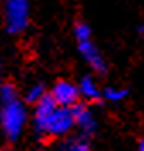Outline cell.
I'll return each mask as SVG.
<instances>
[{"instance_id":"6da1fadb","label":"cell","mask_w":144,"mask_h":151,"mask_svg":"<svg viewBox=\"0 0 144 151\" xmlns=\"http://www.w3.org/2000/svg\"><path fill=\"white\" fill-rule=\"evenodd\" d=\"M74 117H72V110L70 106H60L57 105L47 117L34 120V129L41 137H60L70 132L74 127Z\"/></svg>"},{"instance_id":"7a4b0ae2","label":"cell","mask_w":144,"mask_h":151,"mask_svg":"<svg viewBox=\"0 0 144 151\" xmlns=\"http://www.w3.org/2000/svg\"><path fill=\"white\" fill-rule=\"evenodd\" d=\"M26 122H28V112H26L24 105L19 101V98L7 101V103H2L0 129L4 132V136L7 137V141H17L24 131Z\"/></svg>"},{"instance_id":"3957f363","label":"cell","mask_w":144,"mask_h":151,"mask_svg":"<svg viewBox=\"0 0 144 151\" xmlns=\"http://www.w3.org/2000/svg\"><path fill=\"white\" fill-rule=\"evenodd\" d=\"M5 26L10 35H19L28 28L29 0H4Z\"/></svg>"},{"instance_id":"277c9868","label":"cell","mask_w":144,"mask_h":151,"mask_svg":"<svg viewBox=\"0 0 144 151\" xmlns=\"http://www.w3.org/2000/svg\"><path fill=\"white\" fill-rule=\"evenodd\" d=\"M77 50H79L81 57L84 58V62L95 70L96 74L105 76L106 72H108V64H106L105 57L101 55L100 48L93 43V40L79 41V43H77Z\"/></svg>"},{"instance_id":"5b68a950","label":"cell","mask_w":144,"mask_h":151,"mask_svg":"<svg viewBox=\"0 0 144 151\" xmlns=\"http://www.w3.org/2000/svg\"><path fill=\"white\" fill-rule=\"evenodd\" d=\"M52 98L55 100V103L60 106H72L79 101V89L74 83L65 81V79H60L57 81L53 88H52Z\"/></svg>"},{"instance_id":"8992f818","label":"cell","mask_w":144,"mask_h":151,"mask_svg":"<svg viewBox=\"0 0 144 151\" xmlns=\"http://www.w3.org/2000/svg\"><path fill=\"white\" fill-rule=\"evenodd\" d=\"M70 110H72L74 124L79 127V131L82 132V136L84 137L91 136L96 131V119H95V115H93V112H91V108L86 103L77 101L76 105L70 106Z\"/></svg>"},{"instance_id":"52a82bcc","label":"cell","mask_w":144,"mask_h":151,"mask_svg":"<svg viewBox=\"0 0 144 151\" xmlns=\"http://www.w3.org/2000/svg\"><path fill=\"white\" fill-rule=\"evenodd\" d=\"M77 89H79V96L81 98H84L86 101H100L101 100V89L98 88L96 84V81L93 79V76H82L81 79H79V86H77Z\"/></svg>"},{"instance_id":"ba28073f","label":"cell","mask_w":144,"mask_h":151,"mask_svg":"<svg viewBox=\"0 0 144 151\" xmlns=\"http://www.w3.org/2000/svg\"><path fill=\"white\" fill-rule=\"evenodd\" d=\"M101 94H103V98L106 101L118 103V101H122V100H125L129 96V89L127 88H120V86H108V88H105L101 91Z\"/></svg>"},{"instance_id":"9c48e42d","label":"cell","mask_w":144,"mask_h":151,"mask_svg":"<svg viewBox=\"0 0 144 151\" xmlns=\"http://www.w3.org/2000/svg\"><path fill=\"white\" fill-rule=\"evenodd\" d=\"M45 93H47V91H45L43 84H33V86H29L28 91H26V101L34 105Z\"/></svg>"},{"instance_id":"30bf717a","label":"cell","mask_w":144,"mask_h":151,"mask_svg":"<svg viewBox=\"0 0 144 151\" xmlns=\"http://www.w3.org/2000/svg\"><path fill=\"white\" fill-rule=\"evenodd\" d=\"M74 36H76V41H86V40H91V28L87 26L86 22H77L74 26Z\"/></svg>"},{"instance_id":"8fae6325","label":"cell","mask_w":144,"mask_h":151,"mask_svg":"<svg viewBox=\"0 0 144 151\" xmlns=\"http://www.w3.org/2000/svg\"><path fill=\"white\" fill-rule=\"evenodd\" d=\"M17 98V89L14 84H2L0 86V103H7Z\"/></svg>"},{"instance_id":"7c38bea8","label":"cell","mask_w":144,"mask_h":151,"mask_svg":"<svg viewBox=\"0 0 144 151\" xmlns=\"http://www.w3.org/2000/svg\"><path fill=\"white\" fill-rule=\"evenodd\" d=\"M65 151H91L89 148V142L81 137V139H72L65 144Z\"/></svg>"},{"instance_id":"4fadbf2b","label":"cell","mask_w":144,"mask_h":151,"mask_svg":"<svg viewBox=\"0 0 144 151\" xmlns=\"http://www.w3.org/2000/svg\"><path fill=\"white\" fill-rule=\"evenodd\" d=\"M137 151H144V139L139 142V146H137Z\"/></svg>"},{"instance_id":"5bb4252c","label":"cell","mask_w":144,"mask_h":151,"mask_svg":"<svg viewBox=\"0 0 144 151\" xmlns=\"http://www.w3.org/2000/svg\"><path fill=\"white\" fill-rule=\"evenodd\" d=\"M139 33H141V36L144 38V22L141 24V26H139Z\"/></svg>"},{"instance_id":"9a60e30c","label":"cell","mask_w":144,"mask_h":151,"mask_svg":"<svg viewBox=\"0 0 144 151\" xmlns=\"http://www.w3.org/2000/svg\"><path fill=\"white\" fill-rule=\"evenodd\" d=\"M0 69H2V67H0Z\"/></svg>"}]
</instances>
